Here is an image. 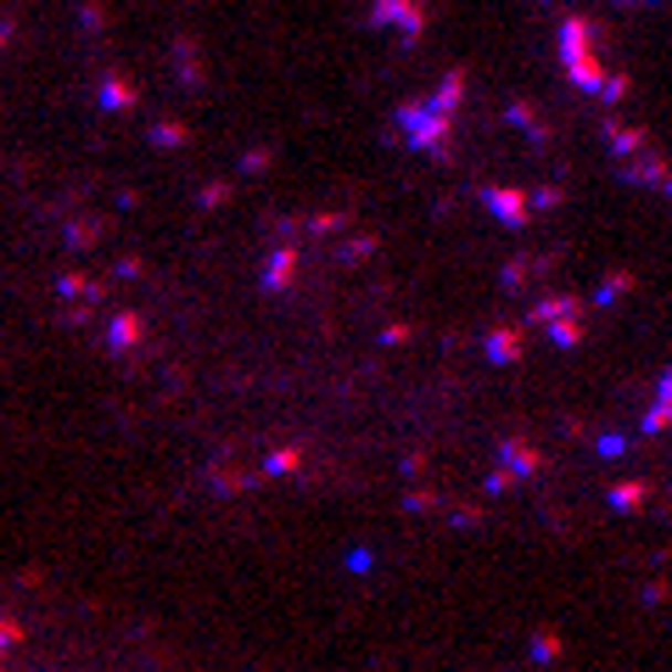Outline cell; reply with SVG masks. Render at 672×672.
<instances>
[{
	"instance_id": "obj_15",
	"label": "cell",
	"mask_w": 672,
	"mask_h": 672,
	"mask_svg": "<svg viewBox=\"0 0 672 672\" xmlns=\"http://www.w3.org/2000/svg\"><path fill=\"white\" fill-rule=\"evenodd\" d=\"M454 527H482L487 516H482V504H454V516H449Z\"/></svg>"
},
{
	"instance_id": "obj_17",
	"label": "cell",
	"mask_w": 672,
	"mask_h": 672,
	"mask_svg": "<svg viewBox=\"0 0 672 672\" xmlns=\"http://www.w3.org/2000/svg\"><path fill=\"white\" fill-rule=\"evenodd\" d=\"M403 476H409V482L427 476V454H409V460H403Z\"/></svg>"
},
{
	"instance_id": "obj_14",
	"label": "cell",
	"mask_w": 672,
	"mask_h": 672,
	"mask_svg": "<svg viewBox=\"0 0 672 672\" xmlns=\"http://www.w3.org/2000/svg\"><path fill=\"white\" fill-rule=\"evenodd\" d=\"M516 482H522V471H511V465H504V460H498V465L487 471V493H511Z\"/></svg>"
},
{
	"instance_id": "obj_9",
	"label": "cell",
	"mask_w": 672,
	"mask_h": 672,
	"mask_svg": "<svg viewBox=\"0 0 672 672\" xmlns=\"http://www.w3.org/2000/svg\"><path fill=\"white\" fill-rule=\"evenodd\" d=\"M527 655H533V661H538V666H555V661H560V655H566V639H560V633H555V628H538V633H533V639H527Z\"/></svg>"
},
{
	"instance_id": "obj_3",
	"label": "cell",
	"mask_w": 672,
	"mask_h": 672,
	"mask_svg": "<svg viewBox=\"0 0 672 672\" xmlns=\"http://www.w3.org/2000/svg\"><path fill=\"white\" fill-rule=\"evenodd\" d=\"M482 202H487V208H493V213H498L504 224H527V213H533V197H527V191H511V186L487 191Z\"/></svg>"
},
{
	"instance_id": "obj_18",
	"label": "cell",
	"mask_w": 672,
	"mask_h": 672,
	"mask_svg": "<svg viewBox=\"0 0 672 672\" xmlns=\"http://www.w3.org/2000/svg\"><path fill=\"white\" fill-rule=\"evenodd\" d=\"M0 672H7V650H0Z\"/></svg>"
},
{
	"instance_id": "obj_10",
	"label": "cell",
	"mask_w": 672,
	"mask_h": 672,
	"mask_svg": "<svg viewBox=\"0 0 672 672\" xmlns=\"http://www.w3.org/2000/svg\"><path fill=\"white\" fill-rule=\"evenodd\" d=\"M582 336H588V330H582V314H560V319H549V343H555V348H577Z\"/></svg>"
},
{
	"instance_id": "obj_16",
	"label": "cell",
	"mask_w": 672,
	"mask_h": 672,
	"mask_svg": "<svg viewBox=\"0 0 672 672\" xmlns=\"http://www.w3.org/2000/svg\"><path fill=\"white\" fill-rule=\"evenodd\" d=\"M628 286H633V275H606V286H600V303H617Z\"/></svg>"
},
{
	"instance_id": "obj_7",
	"label": "cell",
	"mask_w": 672,
	"mask_h": 672,
	"mask_svg": "<svg viewBox=\"0 0 672 672\" xmlns=\"http://www.w3.org/2000/svg\"><path fill=\"white\" fill-rule=\"evenodd\" d=\"M252 482H264V471H241V465H213L208 471V487L213 493H246Z\"/></svg>"
},
{
	"instance_id": "obj_4",
	"label": "cell",
	"mask_w": 672,
	"mask_h": 672,
	"mask_svg": "<svg viewBox=\"0 0 672 672\" xmlns=\"http://www.w3.org/2000/svg\"><path fill=\"white\" fill-rule=\"evenodd\" d=\"M498 460L511 465V471H522V476H538L544 471V454L527 438H498Z\"/></svg>"
},
{
	"instance_id": "obj_13",
	"label": "cell",
	"mask_w": 672,
	"mask_h": 672,
	"mask_svg": "<svg viewBox=\"0 0 672 672\" xmlns=\"http://www.w3.org/2000/svg\"><path fill=\"white\" fill-rule=\"evenodd\" d=\"M140 343V319L135 314H118L113 319V348H135Z\"/></svg>"
},
{
	"instance_id": "obj_6",
	"label": "cell",
	"mask_w": 672,
	"mask_h": 672,
	"mask_svg": "<svg viewBox=\"0 0 672 672\" xmlns=\"http://www.w3.org/2000/svg\"><path fill=\"white\" fill-rule=\"evenodd\" d=\"M650 493H655V487H650V482H633V476H628V482H611V511L639 516L644 504H650Z\"/></svg>"
},
{
	"instance_id": "obj_12",
	"label": "cell",
	"mask_w": 672,
	"mask_h": 672,
	"mask_svg": "<svg viewBox=\"0 0 672 672\" xmlns=\"http://www.w3.org/2000/svg\"><path fill=\"white\" fill-rule=\"evenodd\" d=\"M403 511L409 516H432V511H443V493L438 487H409L403 493Z\"/></svg>"
},
{
	"instance_id": "obj_2",
	"label": "cell",
	"mask_w": 672,
	"mask_h": 672,
	"mask_svg": "<svg viewBox=\"0 0 672 672\" xmlns=\"http://www.w3.org/2000/svg\"><path fill=\"white\" fill-rule=\"evenodd\" d=\"M482 348H487L493 365H516V359L527 354V336H522L516 325H498V330H487V343H482Z\"/></svg>"
},
{
	"instance_id": "obj_8",
	"label": "cell",
	"mask_w": 672,
	"mask_h": 672,
	"mask_svg": "<svg viewBox=\"0 0 672 672\" xmlns=\"http://www.w3.org/2000/svg\"><path fill=\"white\" fill-rule=\"evenodd\" d=\"M292 281H297V246H281L270 259V270H264V286L270 292H292Z\"/></svg>"
},
{
	"instance_id": "obj_5",
	"label": "cell",
	"mask_w": 672,
	"mask_h": 672,
	"mask_svg": "<svg viewBox=\"0 0 672 672\" xmlns=\"http://www.w3.org/2000/svg\"><path fill=\"white\" fill-rule=\"evenodd\" d=\"M672 427V365H666V376L655 381V403L644 409V432L655 438V432H666Z\"/></svg>"
},
{
	"instance_id": "obj_1",
	"label": "cell",
	"mask_w": 672,
	"mask_h": 672,
	"mask_svg": "<svg viewBox=\"0 0 672 672\" xmlns=\"http://www.w3.org/2000/svg\"><path fill=\"white\" fill-rule=\"evenodd\" d=\"M449 107L432 96V102H409L403 113H398V124H403V135H409V146H420V151H449Z\"/></svg>"
},
{
	"instance_id": "obj_11",
	"label": "cell",
	"mask_w": 672,
	"mask_h": 672,
	"mask_svg": "<svg viewBox=\"0 0 672 672\" xmlns=\"http://www.w3.org/2000/svg\"><path fill=\"white\" fill-rule=\"evenodd\" d=\"M297 471H303V449L297 443H286V449H275L264 460V476H297Z\"/></svg>"
}]
</instances>
